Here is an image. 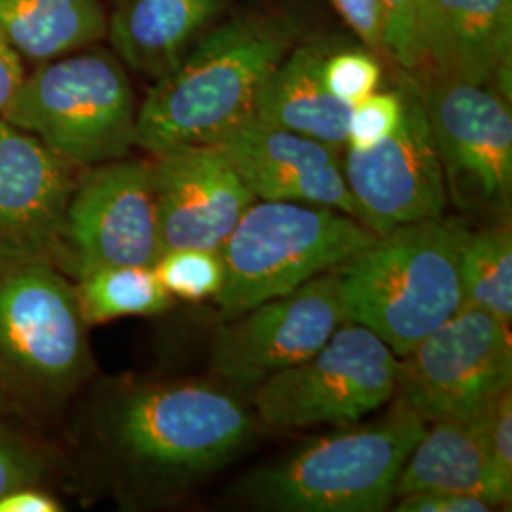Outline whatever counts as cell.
<instances>
[{"label": "cell", "instance_id": "obj_20", "mask_svg": "<svg viewBox=\"0 0 512 512\" xmlns=\"http://www.w3.org/2000/svg\"><path fill=\"white\" fill-rule=\"evenodd\" d=\"M222 6L224 0H120L107 37L126 67L158 80L177 67Z\"/></svg>", "mask_w": 512, "mask_h": 512}, {"label": "cell", "instance_id": "obj_1", "mask_svg": "<svg viewBox=\"0 0 512 512\" xmlns=\"http://www.w3.org/2000/svg\"><path fill=\"white\" fill-rule=\"evenodd\" d=\"M260 421L219 382L93 380L61 427L65 488L122 511L181 503L251 446Z\"/></svg>", "mask_w": 512, "mask_h": 512}, {"label": "cell", "instance_id": "obj_19", "mask_svg": "<svg viewBox=\"0 0 512 512\" xmlns=\"http://www.w3.org/2000/svg\"><path fill=\"white\" fill-rule=\"evenodd\" d=\"M418 492L473 495L495 509L511 505L512 476L495 465L465 421H431L404 461L395 499Z\"/></svg>", "mask_w": 512, "mask_h": 512}, {"label": "cell", "instance_id": "obj_2", "mask_svg": "<svg viewBox=\"0 0 512 512\" xmlns=\"http://www.w3.org/2000/svg\"><path fill=\"white\" fill-rule=\"evenodd\" d=\"M73 279L0 258V416L54 439L97 374Z\"/></svg>", "mask_w": 512, "mask_h": 512}, {"label": "cell", "instance_id": "obj_21", "mask_svg": "<svg viewBox=\"0 0 512 512\" xmlns=\"http://www.w3.org/2000/svg\"><path fill=\"white\" fill-rule=\"evenodd\" d=\"M107 23L99 0H0V35L37 65L99 42Z\"/></svg>", "mask_w": 512, "mask_h": 512}, {"label": "cell", "instance_id": "obj_31", "mask_svg": "<svg viewBox=\"0 0 512 512\" xmlns=\"http://www.w3.org/2000/svg\"><path fill=\"white\" fill-rule=\"evenodd\" d=\"M393 511L399 512H488L494 507L473 495L450 492H418L403 495L393 501Z\"/></svg>", "mask_w": 512, "mask_h": 512}, {"label": "cell", "instance_id": "obj_26", "mask_svg": "<svg viewBox=\"0 0 512 512\" xmlns=\"http://www.w3.org/2000/svg\"><path fill=\"white\" fill-rule=\"evenodd\" d=\"M323 78L334 97L353 107L378 90L382 82V63L376 55L338 46L325 61Z\"/></svg>", "mask_w": 512, "mask_h": 512}, {"label": "cell", "instance_id": "obj_23", "mask_svg": "<svg viewBox=\"0 0 512 512\" xmlns=\"http://www.w3.org/2000/svg\"><path fill=\"white\" fill-rule=\"evenodd\" d=\"M463 306H475L512 325L511 220L469 232L461 247Z\"/></svg>", "mask_w": 512, "mask_h": 512}, {"label": "cell", "instance_id": "obj_14", "mask_svg": "<svg viewBox=\"0 0 512 512\" xmlns=\"http://www.w3.org/2000/svg\"><path fill=\"white\" fill-rule=\"evenodd\" d=\"M82 171L0 116V258H33L57 268Z\"/></svg>", "mask_w": 512, "mask_h": 512}, {"label": "cell", "instance_id": "obj_30", "mask_svg": "<svg viewBox=\"0 0 512 512\" xmlns=\"http://www.w3.org/2000/svg\"><path fill=\"white\" fill-rule=\"evenodd\" d=\"M349 29L372 50H387L382 0H330Z\"/></svg>", "mask_w": 512, "mask_h": 512}, {"label": "cell", "instance_id": "obj_3", "mask_svg": "<svg viewBox=\"0 0 512 512\" xmlns=\"http://www.w3.org/2000/svg\"><path fill=\"white\" fill-rule=\"evenodd\" d=\"M293 19L241 14L209 27L137 109L135 147L150 156L217 145L255 118L258 92L293 50Z\"/></svg>", "mask_w": 512, "mask_h": 512}, {"label": "cell", "instance_id": "obj_33", "mask_svg": "<svg viewBox=\"0 0 512 512\" xmlns=\"http://www.w3.org/2000/svg\"><path fill=\"white\" fill-rule=\"evenodd\" d=\"M25 74L21 55L0 35V116L18 93Z\"/></svg>", "mask_w": 512, "mask_h": 512}, {"label": "cell", "instance_id": "obj_10", "mask_svg": "<svg viewBox=\"0 0 512 512\" xmlns=\"http://www.w3.org/2000/svg\"><path fill=\"white\" fill-rule=\"evenodd\" d=\"M511 387V325L461 306L399 357L395 399L425 423L467 421Z\"/></svg>", "mask_w": 512, "mask_h": 512}, {"label": "cell", "instance_id": "obj_8", "mask_svg": "<svg viewBox=\"0 0 512 512\" xmlns=\"http://www.w3.org/2000/svg\"><path fill=\"white\" fill-rule=\"evenodd\" d=\"M397 368L376 332L346 321L306 361L256 385L249 401L260 425L277 431L351 425L395 399Z\"/></svg>", "mask_w": 512, "mask_h": 512}, {"label": "cell", "instance_id": "obj_13", "mask_svg": "<svg viewBox=\"0 0 512 512\" xmlns=\"http://www.w3.org/2000/svg\"><path fill=\"white\" fill-rule=\"evenodd\" d=\"M399 128L365 150L348 148L344 179L355 217L376 236L420 220L439 219L448 196L427 112L412 78L403 86Z\"/></svg>", "mask_w": 512, "mask_h": 512}, {"label": "cell", "instance_id": "obj_7", "mask_svg": "<svg viewBox=\"0 0 512 512\" xmlns=\"http://www.w3.org/2000/svg\"><path fill=\"white\" fill-rule=\"evenodd\" d=\"M2 118L80 169L128 158L135 147L131 82L124 63L103 48L38 63Z\"/></svg>", "mask_w": 512, "mask_h": 512}, {"label": "cell", "instance_id": "obj_6", "mask_svg": "<svg viewBox=\"0 0 512 512\" xmlns=\"http://www.w3.org/2000/svg\"><path fill=\"white\" fill-rule=\"evenodd\" d=\"M361 220L327 205L255 200L224 241L220 319L277 296L348 262L376 241Z\"/></svg>", "mask_w": 512, "mask_h": 512}, {"label": "cell", "instance_id": "obj_24", "mask_svg": "<svg viewBox=\"0 0 512 512\" xmlns=\"http://www.w3.org/2000/svg\"><path fill=\"white\" fill-rule=\"evenodd\" d=\"M67 467L59 440L0 416V497L25 486H65Z\"/></svg>", "mask_w": 512, "mask_h": 512}, {"label": "cell", "instance_id": "obj_18", "mask_svg": "<svg viewBox=\"0 0 512 512\" xmlns=\"http://www.w3.org/2000/svg\"><path fill=\"white\" fill-rule=\"evenodd\" d=\"M334 46L321 40L285 55L256 97L255 120L306 135L330 147H346L351 107L329 92L323 67Z\"/></svg>", "mask_w": 512, "mask_h": 512}, {"label": "cell", "instance_id": "obj_4", "mask_svg": "<svg viewBox=\"0 0 512 512\" xmlns=\"http://www.w3.org/2000/svg\"><path fill=\"white\" fill-rule=\"evenodd\" d=\"M425 425L393 399L378 420L306 440L247 471L228 488V501L249 511H387L404 461Z\"/></svg>", "mask_w": 512, "mask_h": 512}, {"label": "cell", "instance_id": "obj_22", "mask_svg": "<svg viewBox=\"0 0 512 512\" xmlns=\"http://www.w3.org/2000/svg\"><path fill=\"white\" fill-rule=\"evenodd\" d=\"M74 289L88 327L129 315H160L175 304L150 266L101 268L74 281Z\"/></svg>", "mask_w": 512, "mask_h": 512}, {"label": "cell", "instance_id": "obj_27", "mask_svg": "<svg viewBox=\"0 0 512 512\" xmlns=\"http://www.w3.org/2000/svg\"><path fill=\"white\" fill-rule=\"evenodd\" d=\"M401 88L389 92H372L351 107L346 147L365 150L387 139L399 128L403 118Z\"/></svg>", "mask_w": 512, "mask_h": 512}, {"label": "cell", "instance_id": "obj_28", "mask_svg": "<svg viewBox=\"0 0 512 512\" xmlns=\"http://www.w3.org/2000/svg\"><path fill=\"white\" fill-rule=\"evenodd\" d=\"M465 423L495 465L512 476V387L484 404Z\"/></svg>", "mask_w": 512, "mask_h": 512}, {"label": "cell", "instance_id": "obj_11", "mask_svg": "<svg viewBox=\"0 0 512 512\" xmlns=\"http://www.w3.org/2000/svg\"><path fill=\"white\" fill-rule=\"evenodd\" d=\"M164 253L152 160L122 158L80 173L57 268L69 279L112 266H154Z\"/></svg>", "mask_w": 512, "mask_h": 512}, {"label": "cell", "instance_id": "obj_9", "mask_svg": "<svg viewBox=\"0 0 512 512\" xmlns=\"http://www.w3.org/2000/svg\"><path fill=\"white\" fill-rule=\"evenodd\" d=\"M412 80L433 131L448 200L463 213L511 220V101L492 86Z\"/></svg>", "mask_w": 512, "mask_h": 512}, {"label": "cell", "instance_id": "obj_25", "mask_svg": "<svg viewBox=\"0 0 512 512\" xmlns=\"http://www.w3.org/2000/svg\"><path fill=\"white\" fill-rule=\"evenodd\" d=\"M152 270L167 293L186 302L215 300L226 279L220 251L209 249H165Z\"/></svg>", "mask_w": 512, "mask_h": 512}, {"label": "cell", "instance_id": "obj_15", "mask_svg": "<svg viewBox=\"0 0 512 512\" xmlns=\"http://www.w3.org/2000/svg\"><path fill=\"white\" fill-rule=\"evenodd\" d=\"M150 160L164 251H220L256 200L238 171L215 145L177 148Z\"/></svg>", "mask_w": 512, "mask_h": 512}, {"label": "cell", "instance_id": "obj_32", "mask_svg": "<svg viewBox=\"0 0 512 512\" xmlns=\"http://www.w3.org/2000/svg\"><path fill=\"white\" fill-rule=\"evenodd\" d=\"M63 503L50 488L25 486L0 497V512H59Z\"/></svg>", "mask_w": 512, "mask_h": 512}, {"label": "cell", "instance_id": "obj_12", "mask_svg": "<svg viewBox=\"0 0 512 512\" xmlns=\"http://www.w3.org/2000/svg\"><path fill=\"white\" fill-rule=\"evenodd\" d=\"M346 311L334 270L266 300L215 330L209 370L215 382L249 397L256 385L323 348Z\"/></svg>", "mask_w": 512, "mask_h": 512}, {"label": "cell", "instance_id": "obj_29", "mask_svg": "<svg viewBox=\"0 0 512 512\" xmlns=\"http://www.w3.org/2000/svg\"><path fill=\"white\" fill-rule=\"evenodd\" d=\"M382 4L387 52H391L408 73H414L418 67L416 0H382Z\"/></svg>", "mask_w": 512, "mask_h": 512}, {"label": "cell", "instance_id": "obj_17", "mask_svg": "<svg viewBox=\"0 0 512 512\" xmlns=\"http://www.w3.org/2000/svg\"><path fill=\"white\" fill-rule=\"evenodd\" d=\"M215 147L256 200L327 205L355 217L340 148L255 118L226 133Z\"/></svg>", "mask_w": 512, "mask_h": 512}, {"label": "cell", "instance_id": "obj_5", "mask_svg": "<svg viewBox=\"0 0 512 512\" xmlns=\"http://www.w3.org/2000/svg\"><path fill=\"white\" fill-rule=\"evenodd\" d=\"M456 222L420 220L393 228L334 270L346 319L376 332L397 357L463 306Z\"/></svg>", "mask_w": 512, "mask_h": 512}, {"label": "cell", "instance_id": "obj_16", "mask_svg": "<svg viewBox=\"0 0 512 512\" xmlns=\"http://www.w3.org/2000/svg\"><path fill=\"white\" fill-rule=\"evenodd\" d=\"M416 76L492 86L511 101L512 0H416Z\"/></svg>", "mask_w": 512, "mask_h": 512}]
</instances>
